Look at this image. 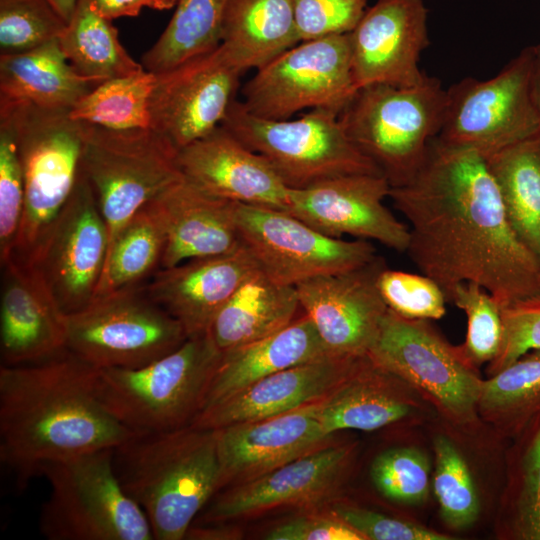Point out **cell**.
Here are the masks:
<instances>
[{
	"label": "cell",
	"instance_id": "obj_35",
	"mask_svg": "<svg viewBox=\"0 0 540 540\" xmlns=\"http://www.w3.org/2000/svg\"><path fill=\"white\" fill-rule=\"evenodd\" d=\"M228 1L178 0L166 28L142 56L143 67L160 73L216 49Z\"/></svg>",
	"mask_w": 540,
	"mask_h": 540
},
{
	"label": "cell",
	"instance_id": "obj_2",
	"mask_svg": "<svg viewBox=\"0 0 540 540\" xmlns=\"http://www.w3.org/2000/svg\"><path fill=\"white\" fill-rule=\"evenodd\" d=\"M97 368L68 350L0 367V460L26 485L41 467L115 448L135 434L98 398Z\"/></svg>",
	"mask_w": 540,
	"mask_h": 540
},
{
	"label": "cell",
	"instance_id": "obj_49",
	"mask_svg": "<svg viewBox=\"0 0 540 540\" xmlns=\"http://www.w3.org/2000/svg\"><path fill=\"white\" fill-rule=\"evenodd\" d=\"M178 0H91L92 5L103 17L113 20L120 17L137 16L143 8L169 10Z\"/></svg>",
	"mask_w": 540,
	"mask_h": 540
},
{
	"label": "cell",
	"instance_id": "obj_33",
	"mask_svg": "<svg viewBox=\"0 0 540 540\" xmlns=\"http://www.w3.org/2000/svg\"><path fill=\"white\" fill-rule=\"evenodd\" d=\"M166 234L165 216L155 198L132 217L109 247L94 300L144 285L161 267Z\"/></svg>",
	"mask_w": 540,
	"mask_h": 540
},
{
	"label": "cell",
	"instance_id": "obj_29",
	"mask_svg": "<svg viewBox=\"0 0 540 540\" xmlns=\"http://www.w3.org/2000/svg\"><path fill=\"white\" fill-rule=\"evenodd\" d=\"M95 86L69 63L58 39L26 52L0 55V101L70 112Z\"/></svg>",
	"mask_w": 540,
	"mask_h": 540
},
{
	"label": "cell",
	"instance_id": "obj_40",
	"mask_svg": "<svg viewBox=\"0 0 540 540\" xmlns=\"http://www.w3.org/2000/svg\"><path fill=\"white\" fill-rule=\"evenodd\" d=\"M66 26L48 0H0V55L59 39Z\"/></svg>",
	"mask_w": 540,
	"mask_h": 540
},
{
	"label": "cell",
	"instance_id": "obj_30",
	"mask_svg": "<svg viewBox=\"0 0 540 540\" xmlns=\"http://www.w3.org/2000/svg\"><path fill=\"white\" fill-rule=\"evenodd\" d=\"M298 310L296 287L275 283L260 270L225 303L208 333L225 353L284 329L297 319Z\"/></svg>",
	"mask_w": 540,
	"mask_h": 540
},
{
	"label": "cell",
	"instance_id": "obj_16",
	"mask_svg": "<svg viewBox=\"0 0 540 540\" xmlns=\"http://www.w3.org/2000/svg\"><path fill=\"white\" fill-rule=\"evenodd\" d=\"M243 73L221 44L156 73L150 98L151 129L177 151L206 136L221 125Z\"/></svg>",
	"mask_w": 540,
	"mask_h": 540
},
{
	"label": "cell",
	"instance_id": "obj_15",
	"mask_svg": "<svg viewBox=\"0 0 540 540\" xmlns=\"http://www.w3.org/2000/svg\"><path fill=\"white\" fill-rule=\"evenodd\" d=\"M107 249L106 225L91 185L80 169L68 201L27 267L68 316L93 302Z\"/></svg>",
	"mask_w": 540,
	"mask_h": 540
},
{
	"label": "cell",
	"instance_id": "obj_22",
	"mask_svg": "<svg viewBox=\"0 0 540 540\" xmlns=\"http://www.w3.org/2000/svg\"><path fill=\"white\" fill-rule=\"evenodd\" d=\"M318 402V401H317ZM317 402L217 431L220 488L253 480L329 443Z\"/></svg>",
	"mask_w": 540,
	"mask_h": 540
},
{
	"label": "cell",
	"instance_id": "obj_51",
	"mask_svg": "<svg viewBox=\"0 0 540 540\" xmlns=\"http://www.w3.org/2000/svg\"><path fill=\"white\" fill-rule=\"evenodd\" d=\"M533 58L530 74V96L540 119V43L532 45Z\"/></svg>",
	"mask_w": 540,
	"mask_h": 540
},
{
	"label": "cell",
	"instance_id": "obj_45",
	"mask_svg": "<svg viewBox=\"0 0 540 540\" xmlns=\"http://www.w3.org/2000/svg\"><path fill=\"white\" fill-rule=\"evenodd\" d=\"M367 2L368 0H292L300 40L350 33L367 9Z\"/></svg>",
	"mask_w": 540,
	"mask_h": 540
},
{
	"label": "cell",
	"instance_id": "obj_10",
	"mask_svg": "<svg viewBox=\"0 0 540 540\" xmlns=\"http://www.w3.org/2000/svg\"><path fill=\"white\" fill-rule=\"evenodd\" d=\"M367 356L430 401L448 421L462 426L477 419L483 379L430 320L405 318L388 309Z\"/></svg>",
	"mask_w": 540,
	"mask_h": 540
},
{
	"label": "cell",
	"instance_id": "obj_42",
	"mask_svg": "<svg viewBox=\"0 0 540 540\" xmlns=\"http://www.w3.org/2000/svg\"><path fill=\"white\" fill-rule=\"evenodd\" d=\"M24 202V175L16 135L9 119L0 115V264L14 253Z\"/></svg>",
	"mask_w": 540,
	"mask_h": 540
},
{
	"label": "cell",
	"instance_id": "obj_13",
	"mask_svg": "<svg viewBox=\"0 0 540 540\" xmlns=\"http://www.w3.org/2000/svg\"><path fill=\"white\" fill-rule=\"evenodd\" d=\"M532 58L531 45L494 77H466L450 86L438 138L488 158L536 132L540 119L530 96Z\"/></svg>",
	"mask_w": 540,
	"mask_h": 540
},
{
	"label": "cell",
	"instance_id": "obj_1",
	"mask_svg": "<svg viewBox=\"0 0 540 540\" xmlns=\"http://www.w3.org/2000/svg\"><path fill=\"white\" fill-rule=\"evenodd\" d=\"M388 197L408 221L405 253L449 302L454 288L473 282L501 307L540 294V259L512 227L487 160L438 136L406 184Z\"/></svg>",
	"mask_w": 540,
	"mask_h": 540
},
{
	"label": "cell",
	"instance_id": "obj_44",
	"mask_svg": "<svg viewBox=\"0 0 540 540\" xmlns=\"http://www.w3.org/2000/svg\"><path fill=\"white\" fill-rule=\"evenodd\" d=\"M503 339L498 355L489 363L493 375L523 354L540 348V294L501 307Z\"/></svg>",
	"mask_w": 540,
	"mask_h": 540
},
{
	"label": "cell",
	"instance_id": "obj_23",
	"mask_svg": "<svg viewBox=\"0 0 540 540\" xmlns=\"http://www.w3.org/2000/svg\"><path fill=\"white\" fill-rule=\"evenodd\" d=\"M258 271L256 260L241 244L226 254L159 269L143 287L192 337L207 333L225 303Z\"/></svg>",
	"mask_w": 540,
	"mask_h": 540
},
{
	"label": "cell",
	"instance_id": "obj_32",
	"mask_svg": "<svg viewBox=\"0 0 540 540\" xmlns=\"http://www.w3.org/2000/svg\"><path fill=\"white\" fill-rule=\"evenodd\" d=\"M486 160L512 227L540 259V128Z\"/></svg>",
	"mask_w": 540,
	"mask_h": 540
},
{
	"label": "cell",
	"instance_id": "obj_6",
	"mask_svg": "<svg viewBox=\"0 0 540 540\" xmlns=\"http://www.w3.org/2000/svg\"><path fill=\"white\" fill-rule=\"evenodd\" d=\"M70 112L0 101L11 122L25 186L21 227L11 258L28 266L68 201L80 171L83 125Z\"/></svg>",
	"mask_w": 540,
	"mask_h": 540
},
{
	"label": "cell",
	"instance_id": "obj_24",
	"mask_svg": "<svg viewBox=\"0 0 540 540\" xmlns=\"http://www.w3.org/2000/svg\"><path fill=\"white\" fill-rule=\"evenodd\" d=\"M361 358L328 355L273 373L200 412L190 425L219 429L315 403L343 382Z\"/></svg>",
	"mask_w": 540,
	"mask_h": 540
},
{
	"label": "cell",
	"instance_id": "obj_39",
	"mask_svg": "<svg viewBox=\"0 0 540 540\" xmlns=\"http://www.w3.org/2000/svg\"><path fill=\"white\" fill-rule=\"evenodd\" d=\"M450 303L465 312L467 333L457 346L463 358L472 366L490 363L499 353L503 339L501 308L492 295L473 282L458 284Z\"/></svg>",
	"mask_w": 540,
	"mask_h": 540
},
{
	"label": "cell",
	"instance_id": "obj_19",
	"mask_svg": "<svg viewBox=\"0 0 540 540\" xmlns=\"http://www.w3.org/2000/svg\"><path fill=\"white\" fill-rule=\"evenodd\" d=\"M423 0H377L349 33L357 89L373 84L414 86L428 76L419 67L428 47Z\"/></svg>",
	"mask_w": 540,
	"mask_h": 540
},
{
	"label": "cell",
	"instance_id": "obj_4",
	"mask_svg": "<svg viewBox=\"0 0 540 540\" xmlns=\"http://www.w3.org/2000/svg\"><path fill=\"white\" fill-rule=\"evenodd\" d=\"M222 356L208 332L188 337L145 366L97 368L96 392L104 408L135 433L181 428L200 412Z\"/></svg>",
	"mask_w": 540,
	"mask_h": 540
},
{
	"label": "cell",
	"instance_id": "obj_41",
	"mask_svg": "<svg viewBox=\"0 0 540 540\" xmlns=\"http://www.w3.org/2000/svg\"><path fill=\"white\" fill-rule=\"evenodd\" d=\"M371 481L385 498L415 505L423 502L430 488V462L413 447H395L383 451L370 467Z\"/></svg>",
	"mask_w": 540,
	"mask_h": 540
},
{
	"label": "cell",
	"instance_id": "obj_9",
	"mask_svg": "<svg viewBox=\"0 0 540 540\" xmlns=\"http://www.w3.org/2000/svg\"><path fill=\"white\" fill-rule=\"evenodd\" d=\"M82 125L80 169L106 225L109 249L142 207L183 179L176 163L178 151L153 129Z\"/></svg>",
	"mask_w": 540,
	"mask_h": 540
},
{
	"label": "cell",
	"instance_id": "obj_21",
	"mask_svg": "<svg viewBox=\"0 0 540 540\" xmlns=\"http://www.w3.org/2000/svg\"><path fill=\"white\" fill-rule=\"evenodd\" d=\"M183 178L234 202L287 212L289 189L272 166L221 125L178 150Z\"/></svg>",
	"mask_w": 540,
	"mask_h": 540
},
{
	"label": "cell",
	"instance_id": "obj_50",
	"mask_svg": "<svg viewBox=\"0 0 540 540\" xmlns=\"http://www.w3.org/2000/svg\"><path fill=\"white\" fill-rule=\"evenodd\" d=\"M510 529L516 539L540 540V508L513 515Z\"/></svg>",
	"mask_w": 540,
	"mask_h": 540
},
{
	"label": "cell",
	"instance_id": "obj_3",
	"mask_svg": "<svg viewBox=\"0 0 540 540\" xmlns=\"http://www.w3.org/2000/svg\"><path fill=\"white\" fill-rule=\"evenodd\" d=\"M113 464L156 540L184 539L196 515L220 488L216 429L188 425L135 433L114 448Z\"/></svg>",
	"mask_w": 540,
	"mask_h": 540
},
{
	"label": "cell",
	"instance_id": "obj_12",
	"mask_svg": "<svg viewBox=\"0 0 540 540\" xmlns=\"http://www.w3.org/2000/svg\"><path fill=\"white\" fill-rule=\"evenodd\" d=\"M358 91L349 33L301 41L261 68L242 88L245 109L265 119H290L304 109L338 115Z\"/></svg>",
	"mask_w": 540,
	"mask_h": 540
},
{
	"label": "cell",
	"instance_id": "obj_25",
	"mask_svg": "<svg viewBox=\"0 0 540 540\" xmlns=\"http://www.w3.org/2000/svg\"><path fill=\"white\" fill-rule=\"evenodd\" d=\"M0 352L2 365L37 362L66 346V315L37 275L10 258L1 264Z\"/></svg>",
	"mask_w": 540,
	"mask_h": 540
},
{
	"label": "cell",
	"instance_id": "obj_27",
	"mask_svg": "<svg viewBox=\"0 0 540 540\" xmlns=\"http://www.w3.org/2000/svg\"><path fill=\"white\" fill-rule=\"evenodd\" d=\"M419 394L408 384L362 357L353 371L317 402V419L332 436L345 429L373 431L419 411Z\"/></svg>",
	"mask_w": 540,
	"mask_h": 540
},
{
	"label": "cell",
	"instance_id": "obj_34",
	"mask_svg": "<svg viewBox=\"0 0 540 540\" xmlns=\"http://www.w3.org/2000/svg\"><path fill=\"white\" fill-rule=\"evenodd\" d=\"M58 40L73 68L96 86L145 69L129 55L111 20L100 15L91 0H78Z\"/></svg>",
	"mask_w": 540,
	"mask_h": 540
},
{
	"label": "cell",
	"instance_id": "obj_20",
	"mask_svg": "<svg viewBox=\"0 0 540 540\" xmlns=\"http://www.w3.org/2000/svg\"><path fill=\"white\" fill-rule=\"evenodd\" d=\"M350 445H325L221 493L203 514L206 523L280 506H310L333 496L349 468Z\"/></svg>",
	"mask_w": 540,
	"mask_h": 540
},
{
	"label": "cell",
	"instance_id": "obj_31",
	"mask_svg": "<svg viewBox=\"0 0 540 540\" xmlns=\"http://www.w3.org/2000/svg\"><path fill=\"white\" fill-rule=\"evenodd\" d=\"M301 42L292 0H229L221 45L243 72L259 69Z\"/></svg>",
	"mask_w": 540,
	"mask_h": 540
},
{
	"label": "cell",
	"instance_id": "obj_7",
	"mask_svg": "<svg viewBox=\"0 0 540 540\" xmlns=\"http://www.w3.org/2000/svg\"><path fill=\"white\" fill-rule=\"evenodd\" d=\"M114 448L48 462L39 529L48 540H152L149 521L114 470Z\"/></svg>",
	"mask_w": 540,
	"mask_h": 540
},
{
	"label": "cell",
	"instance_id": "obj_47",
	"mask_svg": "<svg viewBox=\"0 0 540 540\" xmlns=\"http://www.w3.org/2000/svg\"><path fill=\"white\" fill-rule=\"evenodd\" d=\"M513 476L512 516L540 508V412L519 435Z\"/></svg>",
	"mask_w": 540,
	"mask_h": 540
},
{
	"label": "cell",
	"instance_id": "obj_46",
	"mask_svg": "<svg viewBox=\"0 0 540 540\" xmlns=\"http://www.w3.org/2000/svg\"><path fill=\"white\" fill-rule=\"evenodd\" d=\"M330 512L355 530L363 540L451 539L422 525L345 503L333 504Z\"/></svg>",
	"mask_w": 540,
	"mask_h": 540
},
{
	"label": "cell",
	"instance_id": "obj_52",
	"mask_svg": "<svg viewBox=\"0 0 540 540\" xmlns=\"http://www.w3.org/2000/svg\"><path fill=\"white\" fill-rule=\"evenodd\" d=\"M66 23L71 19L78 0H48Z\"/></svg>",
	"mask_w": 540,
	"mask_h": 540
},
{
	"label": "cell",
	"instance_id": "obj_28",
	"mask_svg": "<svg viewBox=\"0 0 540 540\" xmlns=\"http://www.w3.org/2000/svg\"><path fill=\"white\" fill-rule=\"evenodd\" d=\"M328 355L313 322L303 314L266 338L223 353L200 412L261 378Z\"/></svg>",
	"mask_w": 540,
	"mask_h": 540
},
{
	"label": "cell",
	"instance_id": "obj_11",
	"mask_svg": "<svg viewBox=\"0 0 540 540\" xmlns=\"http://www.w3.org/2000/svg\"><path fill=\"white\" fill-rule=\"evenodd\" d=\"M187 338L180 322L143 285L99 297L66 316L65 349L98 369L145 366Z\"/></svg>",
	"mask_w": 540,
	"mask_h": 540
},
{
	"label": "cell",
	"instance_id": "obj_43",
	"mask_svg": "<svg viewBox=\"0 0 540 540\" xmlns=\"http://www.w3.org/2000/svg\"><path fill=\"white\" fill-rule=\"evenodd\" d=\"M378 288L388 309L402 317L438 320L446 313L445 293L424 274L392 270L386 266L378 277Z\"/></svg>",
	"mask_w": 540,
	"mask_h": 540
},
{
	"label": "cell",
	"instance_id": "obj_36",
	"mask_svg": "<svg viewBox=\"0 0 540 540\" xmlns=\"http://www.w3.org/2000/svg\"><path fill=\"white\" fill-rule=\"evenodd\" d=\"M540 412V348L482 381L478 413L505 435L517 436Z\"/></svg>",
	"mask_w": 540,
	"mask_h": 540
},
{
	"label": "cell",
	"instance_id": "obj_26",
	"mask_svg": "<svg viewBox=\"0 0 540 540\" xmlns=\"http://www.w3.org/2000/svg\"><path fill=\"white\" fill-rule=\"evenodd\" d=\"M156 199L167 230L160 269L226 254L241 246L237 202L208 194L184 178Z\"/></svg>",
	"mask_w": 540,
	"mask_h": 540
},
{
	"label": "cell",
	"instance_id": "obj_18",
	"mask_svg": "<svg viewBox=\"0 0 540 540\" xmlns=\"http://www.w3.org/2000/svg\"><path fill=\"white\" fill-rule=\"evenodd\" d=\"M390 188L382 174L340 176L303 189H289L287 212L325 235L374 240L405 253L409 227L384 204Z\"/></svg>",
	"mask_w": 540,
	"mask_h": 540
},
{
	"label": "cell",
	"instance_id": "obj_48",
	"mask_svg": "<svg viewBox=\"0 0 540 540\" xmlns=\"http://www.w3.org/2000/svg\"><path fill=\"white\" fill-rule=\"evenodd\" d=\"M269 540H363L349 525L332 512L294 517L272 528Z\"/></svg>",
	"mask_w": 540,
	"mask_h": 540
},
{
	"label": "cell",
	"instance_id": "obj_14",
	"mask_svg": "<svg viewBox=\"0 0 540 540\" xmlns=\"http://www.w3.org/2000/svg\"><path fill=\"white\" fill-rule=\"evenodd\" d=\"M236 220L240 240L260 270L281 285L349 271L377 255L367 240L325 235L279 209L237 202Z\"/></svg>",
	"mask_w": 540,
	"mask_h": 540
},
{
	"label": "cell",
	"instance_id": "obj_8",
	"mask_svg": "<svg viewBox=\"0 0 540 540\" xmlns=\"http://www.w3.org/2000/svg\"><path fill=\"white\" fill-rule=\"evenodd\" d=\"M221 126L261 155L290 189L345 175L382 174L349 139L339 115L329 110L273 120L251 114L235 99Z\"/></svg>",
	"mask_w": 540,
	"mask_h": 540
},
{
	"label": "cell",
	"instance_id": "obj_38",
	"mask_svg": "<svg viewBox=\"0 0 540 540\" xmlns=\"http://www.w3.org/2000/svg\"><path fill=\"white\" fill-rule=\"evenodd\" d=\"M433 490L442 520L455 530L472 526L480 513V502L469 467L454 443L446 436L434 440Z\"/></svg>",
	"mask_w": 540,
	"mask_h": 540
},
{
	"label": "cell",
	"instance_id": "obj_17",
	"mask_svg": "<svg viewBox=\"0 0 540 540\" xmlns=\"http://www.w3.org/2000/svg\"><path fill=\"white\" fill-rule=\"evenodd\" d=\"M387 266L376 255L349 271L321 275L297 284L301 309L313 322L330 355H368L388 311L378 277Z\"/></svg>",
	"mask_w": 540,
	"mask_h": 540
},
{
	"label": "cell",
	"instance_id": "obj_5",
	"mask_svg": "<svg viewBox=\"0 0 540 540\" xmlns=\"http://www.w3.org/2000/svg\"><path fill=\"white\" fill-rule=\"evenodd\" d=\"M446 104L447 89L436 77L414 86L373 84L358 89L339 120L352 143L397 187L423 163L441 131Z\"/></svg>",
	"mask_w": 540,
	"mask_h": 540
},
{
	"label": "cell",
	"instance_id": "obj_37",
	"mask_svg": "<svg viewBox=\"0 0 540 540\" xmlns=\"http://www.w3.org/2000/svg\"><path fill=\"white\" fill-rule=\"evenodd\" d=\"M156 73L146 69L104 81L72 108V119L111 130L151 129L150 98Z\"/></svg>",
	"mask_w": 540,
	"mask_h": 540
}]
</instances>
